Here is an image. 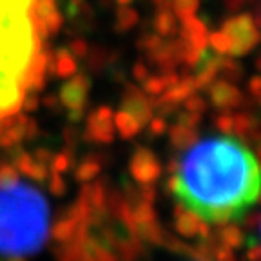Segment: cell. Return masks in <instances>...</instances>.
<instances>
[{
  "label": "cell",
  "instance_id": "cell-2",
  "mask_svg": "<svg viewBox=\"0 0 261 261\" xmlns=\"http://www.w3.org/2000/svg\"><path fill=\"white\" fill-rule=\"evenodd\" d=\"M40 73V0H0V123L22 109Z\"/></svg>",
  "mask_w": 261,
  "mask_h": 261
},
{
  "label": "cell",
  "instance_id": "cell-3",
  "mask_svg": "<svg viewBox=\"0 0 261 261\" xmlns=\"http://www.w3.org/2000/svg\"><path fill=\"white\" fill-rule=\"evenodd\" d=\"M49 211L44 196L18 179L0 181V252H35L47 234Z\"/></svg>",
  "mask_w": 261,
  "mask_h": 261
},
{
  "label": "cell",
  "instance_id": "cell-1",
  "mask_svg": "<svg viewBox=\"0 0 261 261\" xmlns=\"http://www.w3.org/2000/svg\"><path fill=\"white\" fill-rule=\"evenodd\" d=\"M174 194L191 214L207 223H234L259 198L256 154L232 136L200 140L179 160Z\"/></svg>",
  "mask_w": 261,
  "mask_h": 261
}]
</instances>
